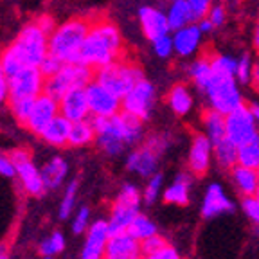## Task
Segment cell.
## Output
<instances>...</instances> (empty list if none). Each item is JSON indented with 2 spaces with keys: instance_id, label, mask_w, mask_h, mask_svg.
<instances>
[{
  "instance_id": "1",
  "label": "cell",
  "mask_w": 259,
  "mask_h": 259,
  "mask_svg": "<svg viewBox=\"0 0 259 259\" xmlns=\"http://www.w3.org/2000/svg\"><path fill=\"white\" fill-rule=\"evenodd\" d=\"M49 54V34L36 24L25 25L13 44L0 53V65L8 77L18 74L25 67H40Z\"/></svg>"
},
{
  "instance_id": "2",
  "label": "cell",
  "mask_w": 259,
  "mask_h": 259,
  "mask_svg": "<svg viewBox=\"0 0 259 259\" xmlns=\"http://www.w3.org/2000/svg\"><path fill=\"white\" fill-rule=\"evenodd\" d=\"M124 56L122 36L117 25L108 20L92 22L85 44L81 47V63L99 69Z\"/></svg>"
},
{
  "instance_id": "3",
  "label": "cell",
  "mask_w": 259,
  "mask_h": 259,
  "mask_svg": "<svg viewBox=\"0 0 259 259\" xmlns=\"http://www.w3.org/2000/svg\"><path fill=\"white\" fill-rule=\"evenodd\" d=\"M92 22L87 18H70L49 36V53L63 63H81V47L85 44Z\"/></svg>"
},
{
  "instance_id": "4",
  "label": "cell",
  "mask_w": 259,
  "mask_h": 259,
  "mask_svg": "<svg viewBox=\"0 0 259 259\" xmlns=\"http://www.w3.org/2000/svg\"><path fill=\"white\" fill-rule=\"evenodd\" d=\"M94 79L122 99L139 81L144 79V72H142V69L137 63L126 61L124 58H121V60L113 61V63L96 69Z\"/></svg>"
},
{
  "instance_id": "5",
  "label": "cell",
  "mask_w": 259,
  "mask_h": 259,
  "mask_svg": "<svg viewBox=\"0 0 259 259\" xmlns=\"http://www.w3.org/2000/svg\"><path fill=\"white\" fill-rule=\"evenodd\" d=\"M94 76H96V69H92L89 65L65 63L56 76L45 79L44 92L60 101L69 90L87 89V85L94 81Z\"/></svg>"
},
{
  "instance_id": "6",
  "label": "cell",
  "mask_w": 259,
  "mask_h": 259,
  "mask_svg": "<svg viewBox=\"0 0 259 259\" xmlns=\"http://www.w3.org/2000/svg\"><path fill=\"white\" fill-rule=\"evenodd\" d=\"M141 202L142 193L139 191V187H135L134 184H124L122 189L119 191L115 202H113L112 210H110V236L128 232L130 223L141 212Z\"/></svg>"
},
{
  "instance_id": "7",
  "label": "cell",
  "mask_w": 259,
  "mask_h": 259,
  "mask_svg": "<svg viewBox=\"0 0 259 259\" xmlns=\"http://www.w3.org/2000/svg\"><path fill=\"white\" fill-rule=\"evenodd\" d=\"M205 96L210 108L218 110L223 115H229L243 105V96L238 89V79L234 76H220L214 74L210 85L207 87Z\"/></svg>"
},
{
  "instance_id": "8",
  "label": "cell",
  "mask_w": 259,
  "mask_h": 259,
  "mask_svg": "<svg viewBox=\"0 0 259 259\" xmlns=\"http://www.w3.org/2000/svg\"><path fill=\"white\" fill-rule=\"evenodd\" d=\"M227 124V139L234 146H243L255 141L259 137V126L255 121L254 113L250 110V105L243 103L239 108L225 115Z\"/></svg>"
},
{
  "instance_id": "9",
  "label": "cell",
  "mask_w": 259,
  "mask_h": 259,
  "mask_svg": "<svg viewBox=\"0 0 259 259\" xmlns=\"http://www.w3.org/2000/svg\"><path fill=\"white\" fill-rule=\"evenodd\" d=\"M45 76L38 67H25L18 74L9 77V97L8 103L18 99H36L44 94Z\"/></svg>"
},
{
  "instance_id": "10",
  "label": "cell",
  "mask_w": 259,
  "mask_h": 259,
  "mask_svg": "<svg viewBox=\"0 0 259 259\" xmlns=\"http://www.w3.org/2000/svg\"><path fill=\"white\" fill-rule=\"evenodd\" d=\"M155 105V87L148 79H141L134 89L122 97V110L141 121H148L151 117Z\"/></svg>"
},
{
  "instance_id": "11",
  "label": "cell",
  "mask_w": 259,
  "mask_h": 259,
  "mask_svg": "<svg viewBox=\"0 0 259 259\" xmlns=\"http://www.w3.org/2000/svg\"><path fill=\"white\" fill-rule=\"evenodd\" d=\"M89 106L92 117H112L122 110V99L112 94L108 89L99 85L96 79L87 85Z\"/></svg>"
},
{
  "instance_id": "12",
  "label": "cell",
  "mask_w": 259,
  "mask_h": 259,
  "mask_svg": "<svg viewBox=\"0 0 259 259\" xmlns=\"http://www.w3.org/2000/svg\"><path fill=\"white\" fill-rule=\"evenodd\" d=\"M56 115H60V101L44 92L36 97V101L32 105L31 115H29L27 122H25L24 126L31 134L41 135L44 130L47 128V124L53 121Z\"/></svg>"
},
{
  "instance_id": "13",
  "label": "cell",
  "mask_w": 259,
  "mask_h": 259,
  "mask_svg": "<svg viewBox=\"0 0 259 259\" xmlns=\"http://www.w3.org/2000/svg\"><path fill=\"white\" fill-rule=\"evenodd\" d=\"M212 155H214L212 141L207 137V134L196 132V134L193 135L189 155H187V167H189L191 173H193L194 177H203L210 167Z\"/></svg>"
},
{
  "instance_id": "14",
  "label": "cell",
  "mask_w": 259,
  "mask_h": 259,
  "mask_svg": "<svg viewBox=\"0 0 259 259\" xmlns=\"http://www.w3.org/2000/svg\"><path fill=\"white\" fill-rule=\"evenodd\" d=\"M85 245L81 252V259H105L106 247L110 241L108 220H96L85 232Z\"/></svg>"
},
{
  "instance_id": "15",
  "label": "cell",
  "mask_w": 259,
  "mask_h": 259,
  "mask_svg": "<svg viewBox=\"0 0 259 259\" xmlns=\"http://www.w3.org/2000/svg\"><path fill=\"white\" fill-rule=\"evenodd\" d=\"M234 209V202H232L229 196H227L225 189L220 184H210L205 191V196H203L202 202V218L205 220H216L220 216L227 214V212H232Z\"/></svg>"
},
{
  "instance_id": "16",
  "label": "cell",
  "mask_w": 259,
  "mask_h": 259,
  "mask_svg": "<svg viewBox=\"0 0 259 259\" xmlns=\"http://www.w3.org/2000/svg\"><path fill=\"white\" fill-rule=\"evenodd\" d=\"M60 113L70 122L89 119L90 106L87 89H72L60 99Z\"/></svg>"
},
{
  "instance_id": "17",
  "label": "cell",
  "mask_w": 259,
  "mask_h": 259,
  "mask_svg": "<svg viewBox=\"0 0 259 259\" xmlns=\"http://www.w3.org/2000/svg\"><path fill=\"white\" fill-rule=\"evenodd\" d=\"M141 241L135 239L130 232L110 236L105 259H142Z\"/></svg>"
},
{
  "instance_id": "18",
  "label": "cell",
  "mask_w": 259,
  "mask_h": 259,
  "mask_svg": "<svg viewBox=\"0 0 259 259\" xmlns=\"http://www.w3.org/2000/svg\"><path fill=\"white\" fill-rule=\"evenodd\" d=\"M139 20H141V27L144 31L146 38L151 41L171 31L166 13L150 8V6H144V8L139 9Z\"/></svg>"
},
{
  "instance_id": "19",
  "label": "cell",
  "mask_w": 259,
  "mask_h": 259,
  "mask_svg": "<svg viewBox=\"0 0 259 259\" xmlns=\"http://www.w3.org/2000/svg\"><path fill=\"white\" fill-rule=\"evenodd\" d=\"M158 158H160V155H157L144 144L142 148H137L128 155L126 167H128V171L139 175V177H153L157 173Z\"/></svg>"
},
{
  "instance_id": "20",
  "label": "cell",
  "mask_w": 259,
  "mask_h": 259,
  "mask_svg": "<svg viewBox=\"0 0 259 259\" xmlns=\"http://www.w3.org/2000/svg\"><path fill=\"white\" fill-rule=\"evenodd\" d=\"M202 34L203 32L200 31V27L194 24H189V25H186V27L175 31V34H173L175 53L182 58H187L193 53H196L200 44H202Z\"/></svg>"
},
{
  "instance_id": "21",
  "label": "cell",
  "mask_w": 259,
  "mask_h": 259,
  "mask_svg": "<svg viewBox=\"0 0 259 259\" xmlns=\"http://www.w3.org/2000/svg\"><path fill=\"white\" fill-rule=\"evenodd\" d=\"M16 171H18V177L16 178L20 180L25 193L31 194V196H41V194L45 193L47 187H45V184H44L41 173H40V169L32 164L31 158L25 162H20V164H16Z\"/></svg>"
},
{
  "instance_id": "22",
  "label": "cell",
  "mask_w": 259,
  "mask_h": 259,
  "mask_svg": "<svg viewBox=\"0 0 259 259\" xmlns=\"http://www.w3.org/2000/svg\"><path fill=\"white\" fill-rule=\"evenodd\" d=\"M231 178L236 191L241 196H254L259 189V171L236 164L231 169Z\"/></svg>"
},
{
  "instance_id": "23",
  "label": "cell",
  "mask_w": 259,
  "mask_h": 259,
  "mask_svg": "<svg viewBox=\"0 0 259 259\" xmlns=\"http://www.w3.org/2000/svg\"><path fill=\"white\" fill-rule=\"evenodd\" d=\"M162 198L166 203L178 207H186L189 205L191 200V177L187 173L177 175L173 182L164 189L162 193Z\"/></svg>"
},
{
  "instance_id": "24",
  "label": "cell",
  "mask_w": 259,
  "mask_h": 259,
  "mask_svg": "<svg viewBox=\"0 0 259 259\" xmlns=\"http://www.w3.org/2000/svg\"><path fill=\"white\" fill-rule=\"evenodd\" d=\"M70 124L72 122L69 121L63 115H56L53 121L49 122L47 128L44 130V134L40 135L47 144L54 146V148H61V146L69 144V135H70Z\"/></svg>"
},
{
  "instance_id": "25",
  "label": "cell",
  "mask_w": 259,
  "mask_h": 259,
  "mask_svg": "<svg viewBox=\"0 0 259 259\" xmlns=\"http://www.w3.org/2000/svg\"><path fill=\"white\" fill-rule=\"evenodd\" d=\"M40 173L47 189H58L63 184L67 173H69V166H67L65 158L53 157L49 162H45V166L40 169Z\"/></svg>"
},
{
  "instance_id": "26",
  "label": "cell",
  "mask_w": 259,
  "mask_h": 259,
  "mask_svg": "<svg viewBox=\"0 0 259 259\" xmlns=\"http://www.w3.org/2000/svg\"><path fill=\"white\" fill-rule=\"evenodd\" d=\"M202 122L205 128L207 137L212 141V144L227 139V124H225V115L220 113L214 108H207L202 112Z\"/></svg>"
},
{
  "instance_id": "27",
  "label": "cell",
  "mask_w": 259,
  "mask_h": 259,
  "mask_svg": "<svg viewBox=\"0 0 259 259\" xmlns=\"http://www.w3.org/2000/svg\"><path fill=\"white\" fill-rule=\"evenodd\" d=\"M189 76L193 79L194 87L200 90V92L205 94L207 87L210 85V81L214 77V70H212V63H210V54H203L198 60L191 65Z\"/></svg>"
},
{
  "instance_id": "28",
  "label": "cell",
  "mask_w": 259,
  "mask_h": 259,
  "mask_svg": "<svg viewBox=\"0 0 259 259\" xmlns=\"http://www.w3.org/2000/svg\"><path fill=\"white\" fill-rule=\"evenodd\" d=\"M167 105L180 117L187 115L193 108V96H191L189 89L182 83L171 87V90L167 92Z\"/></svg>"
},
{
  "instance_id": "29",
  "label": "cell",
  "mask_w": 259,
  "mask_h": 259,
  "mask_svg": "<svg viewBox=\"0 0 259 259\" xmlns=\"http://www.w3.org/2000/svg\"><path fill=\"white\" fill-rule=\"evenodd\" d=\"M166 15H167V22H169V29L173 32L193 24V13H191L187 0H173Z\"/></svg>"
},
{
  "instance_id": "30",
  "label": "cell",
  "mask_w": 259,
  "mask_h": 259,
  "mask_svg": "<svg viewBox=\"0 0 259 259\" xmlns=\"http://www.w3.org/2000/svg\"><path fill=\"white\" fill-rule=\"evenodd\" d=\"M96 141V130L92 126V121L83 119V121H76L70 124V135H69V144L72 148H83L89 146Z\"/></svg>"
},
{
  "instance_id": "31",
  "label": "cell",
  "mask_w": 259,
  "mask_h": 259,
  "mask_svg": "<svg viewBox=\"0 0 259 259\" xmlns=\"http://www.w3.org/2000/svg\"><path fill=\"white\" fill-rule=\"evenodd\" d=\"M212 148H214V160L222 169L229 171L238 164V146L232 144L229 139L216 142Z\"/></svg>"
},
{
  "instance_id": "32",
  "label": "cell",
  "mask_w": 259,
  "mask_h": 259,
  "mask_svg": "<svg viewBox=\"0 0 259 259\" xmlns=\"http://www.w3.org/2000/svg\"><path fill=\"white\" fill-rule=\"evenodd\" d=\"M128 232L134 236L135 239H139V241H144V239L157 234V225H155L146 214H141V212H139V214L134 218V222L130 223Z\"/></svg>"
},
{
  "instance_id": "33",
  "label": "cell",
  "mask_w": 259,
  "mask_h": 259,
  "mask_svg": "<svg viewBox=\"0 0 259 259\" xmlns=\"http://www.w3.org/2000/svg\"><path fill=\"white\" fill-rule=\"evenodd\" d=\"M238 164L259 171V137L238 148Z\"/></svg>"
},
{
  "instance_id": "34",
  "label": "cell",
  "mask_w": 259,
  "mask_h": 259,
  "mask_svg": "<svg viewBox=\"0 0 259 259\" xmlns=\"http://www.w3.org/2000/svg\"><path fill=\"white\" fill-rule=\"evenodd\" d=\"M96 142L97 146L101 148V151H105L108 157H117L124 151L126 144L117 137V135L110 134V132H105V134H97L96 135Z\"/></svg>"
},
{
  "instance_id": "35",
  "label": "cell",
  "mask_w": 259,
  "mask_h": 259,
  "mask_svg": "<svg viewBox=\"0 0 259 259\" xmlns=\"http://www.w3.org/2000/svg\"><path fill=\"white\" fill-rule=\"evenodd\" d=\"M162 193H164V177L160 173H155L153 177H150L144 191H142V202L146 205H153L162 196Z\"/></svg>"
},
{
  "instance_id": "36",
  "label": "cell",
  "mask_w": 259,
  "mask_h": 259,
  "mask_svg": "<svg viewBox=\"0 0 259 259\" xmlns=\"http://www.w3.org/2000/svg\"><path fill=\"white\" fill-rule=\"evenodd\" d=\"M210 63H212V70H214V74L236 77L238 60H234V58L223 56V54H210Z\"/></svg>"
},
{
  "instance_id": "37",
  "label": "cell",
  "mask_w": 259,
  "mask_h": 259,
  "mask_svg": "<svg viewBox=\"0 0 259 259\" xmlns=\"http://www.w3.org/2000/svg\"><path fill=\"white\" fill-rule=\"evenodd\" d=\"M76 194H77V180H72V182L67 186V189H65L63 200H61L60 210H58L60 220L70 218V212H72L74 205H76Z\"/></svg>"
},
{
  "instance_id": "38",
  "label": "cell",
  "mask_w": 259,
  "mask_h": 259,
  "mask_svg": "<svg viewBox=\"0 0 259 259\" xmlns=\"http://www.w3.org/2000/svg\"><path fill=\"white\" fill-rule=\"evenodd\" d=\"M63 248H65V238L61 232H53L49 238H45L44 241L40 243L41 255H51V257H54V255L61 254Z\"/></svg>"
},
{
  "instance_id": "39",
  "label": "cell",
  "mask_w": 259,
  "mask_h": 259,
  "mask_svg": "<svg viewBox=\"0 0 259 259\" xmlns=\"http://www.w3.org/2000/svg\"><path fill=\"white\" fill-rule=\"evenodd\" d=\"M34 101H36V99H18V101H11V103H8V105H9V108H11V113L15 115L16 121L25 124L29 115H31Z\"/></svg>"
},
{
  "instance_id": "40",
  "label": "cell",
  "mask_w": 259,
  "mask_h": 259,
  "mask_svg": "<svg viewBox=\"0 0 259 259\" xmlns=\"http://www.w3.org/2000/svg\"><path fill=\"white\" fill-rule=\"evenodd\" d=\"M252 72H254V65L248 54H243L238 60V67H236V79L241 85H248L252 81Z\"/></svg>"
},
{
  "instance_id": "41",
  "label": "cell",
  "mask_w": 259,
  "mask_h": 259,
  "mask_svg": "<svg viewBox=\"0 0 259 259\" xmlns=\"http://www.w3.org/2000/svg\"><path fill=\"white\" fill-rule=\"evenodd\" d=\"M63 65H65V63L60 60V58H56L54 54L49 53L47 56L44 58V61L40 63V67H38V69L41 70V74H44L45 79H47V77L56 76V74L61 70V67H63Z\"/></svg>"
},
{
  "instance_id": "42",
  "label": "cell",
  "mask_w": 259,
  "mask_h": 259,
  "mask_svg": "<svg viewBox=\"0 0 259 259\" xmlns=\"http://www.w3.org/2000/svg\"><path fill=\"white\" fill-rule=\"evenodd\" d=\"M90 225H92L90 223V209L89 207H81L72 220V232L74 234H83V232L89 231Z\"/></svg>"
},
{
  "instance_id": "43",
  "label": "cell",
  "mask_w": 259,
  "mask_h": 259,
  "mask_svg": "<svg viewBox=\"0 0 259 259\" xmlns=\"http://www.w3.org/2000/svg\"><path fill=\"white\" fill-rule=\"evenodd\" d=\"M151 44H153L155 54H157V56H160V58L171 56V53L175 51L173 38L169 36V32H167V34H162V36H158V38H155Z\"/></svg>"
},
{
  "instance_id": "44",
  "label": "cell",
  "mask_w": 259,
  "mask_h": 259,
  "mask_svg": "<svg viewBox=\"0 0 259 259\" xmlns=\"http://www.w3.org/2000/svg\"><path fill=\"white\" fill-rule=\"evenodd\" d=\"M241 207H243V212L254 223L255 227H259V200L254 196H243V202H241Z\"/></svg>"
},
{
  "instance_id": "45",
  "label": "cell",
  "mask_w": 259,
  "mask_h": 259,
  "mask_svg": "<svg viewBox=\"0 0 259 259\" xmlns=\"http://www.w3.org/2000/svg\"><path fill=\"white\" fill-rule=\"evenodd\" d=\"M187 2H189L191 13H193V22H200L202 18H205L212 6V0H187Z\"/></svg>"
},
{
  "instance_id": "46",
  "label": "cell",
  "mask_w": 259,
  "mask_h": 259,
  "mask_svg": "<svg viewBox=\"0 0 259 259\" xmlns=\"http://www.w3.org/2000/svg\"><path fill=\"white\" fill-rule=\"evenodd\" d=\"M166 245H167V241L164 238H162V236H158V234H155V236H151V238H148V239H144V241H141L142 254H144V255L155 254V252L162 250V248L166 247Z\"/></svg>"
},
{
  "instance_id": "47",
  "label": "cell",
  "mask_w": 259,
  "mask_h": 259,
  "mask_svg": "<svg viewBox=\"0 0 259 259\" xmlns=\"http://www.w3.org/2000/svg\"><path fill=\"white\" fill-rule=\"evenodd\" d=\"M0 177L6 178H16L18 171H16V164L9 155H0Z\"/></svg>"
},
{
  "instance_id": "48",
  "label": "cell",
  "mask_w": 259,
  "mask_h": 259,
  "mask_svg": "<svg viewBox=\"0 0 259 259\" xmlns=\"http://www.w3.org/2000/svg\"><path fill=\"white\" fill-rule=\"evenodd\" d=\"M207 18L214 24V27L223 25V24H225V18H227L225 8H223L222 4H212V6H210V9H209V13H207Z\"/></svg>"
},
{
  "instance_id": "49",
  "label": "cell",
  "mask_w": 259,
  "mask_h": 259,
  "mask_svg": "<svg viewBox=\"0 0 259 259\" xmlns=\"http://www.w3.org/2000/svg\"><path fill=\"white\" fill-rule=\"evenodd\" d=\"M144 144L148 146L150 150H153L157 155H162L164 151H166V148H167V139L162 137V135H151V137L146 139Z\"/></svg>"
},
{
  "instance_id": "50",
  "label": "cell",
  "mask_w": 259,
  "mask_h": 259,
  "mask_svg": "<svg viewBox=\"0 0 259 259\" xmlns=\"http://www.w3.org/2000/svg\"><path fill=\"white\" fill-rule=\"evenodd\" d=\"M9 97V77L0 65V105H4Z\"/></svg>"
},
{
  "instance_id": "51",
  "label": "cell",
  "mask_w": 259,
  "mask_h": 259,
  "mask_svg": "<svg viewBox=\"0 0 259 259\" xmlns=\"http://www.w3.org/2000/svg\"><path fill=\"white\" fill-rule=\"evenodd\" d=\"M34 24H36L38 27H40L41 31L45 32V34H49V36H51V34L56 31V24H54V20L51 18V16H40V18H38Z\"/></svg>"
},
{
  "instance_id": "52",
  "label": "cell",
  "mask_w": 259,
  "mask_h": 259,
  "mask_svg": "<svg viewBox=\"0 0 259 259\" xmlns=\"http://www.w3.org/2000/svg\"><path fill=\"white\" fill-rule=\"evenodd\" d=\"M9 157L13 158V162L15 164H20V162H25V160H29V151H25V150H13L11 151V155Z\"/></svg>"
},
{
  "instance_id": "53",
  "label": "cell",
  "mask_w": 259,
  "mask_h": 259,
  "mask_svg": "<svg viewBox=\"0 0 259 259\" xmlns=\"http://www.w3.org/2000/svg\"><path fill=\"white\" fill-rule=\"evenodd\" d=\"M198 27H200V31H202L203 34H205V32H210L212 29H214V24H212V22H210L209 18L205 16V18H202V20H200Z\"/></svg>"
},
{
  "instance_id": "54",
  "label": "cell",
  "mask_w": 259,
  "mask_h": 259,
  "mask_svg": "<svg viewBox=\"0 0 259 259\" xmlns=\"http://www.w3.org/2000/svg\"><path fill=\"white\" fill-rule=\"evenodd\" d=\"M252 87H254L255 90L259 92V65H255L254 67V72H252Z\"/></svg>"
},
{
  "instance_id": "55",
  "label": "cell",
  "mask_w": 259,
  "mask_h": 259,
  "mask_svg": "<svg viewBox=\"0 0 259 259\" xmlns=\"http://www.w3.org/2000/svg\"><path fill=\"white\" fill-rule=\"evenodd\" d=\"M252 41H254V47L259 51V22L255 24V29H254V38H252Z\"/></svg>"
},
{
  "instance_id": "56",
  "label": "cell",
  "mask_w": 259,
  "mask_h": 259,
  "mask_svg": "<svg viewBox=\"0 0 259 259\" xmlns=\"http://www.w3.org/2000/svg\"><path fill=\"white\" fill-rule=\"evenodd\" d=\"M250 110H252V113H254V117H255V121H257V126H259V105H257V103H252Z\"/></svg>"
},
{
  "instance_id": "57",
  "label": "cell",
  "mask_w": 259,
  "mask_h": 259,
  "mask_svg": "<svg viewBox=\"0 0 259 259\" xmlns=\"http://www.w3.org/2000/svg\"><path fill=\"white\" fill-rule=\"evenodd\" d=\"M0 259H9L8 257V252H6V248H2V250H0Z\"/></svg>"
},
{
  "instance_id": "58",
  "label": "cell",
  "mask_w": 259,
  "mask_h": 259,
  "mask_svg": "<svg viewBox=\"0 0 259 259\" xmlns=\"http://www.w3.org/2000/svg\"><path fill=\"white\" fill-rule=\"evenodd\" d=\"M142 259H157L155 255H142Z\"/></svg>"
},
{
  "instance_id": "59",
  "label": "cell",
  "mask_w": 259,
  "mask_h": 259,
  "mask_svg": "<svg viewBox=\"0 0 259 259\" xmlns=\"http://www.w3.org/2000/svg\"><path fill=\"white\" fill-rule=\"evenodd\" d=\"M41 259H53V257H51V255H44Z\"/></svg>"
},
{
  "instance_id": "60",
  "label": "cell",
  "mask_w": 259,
  "mask_h": 259,
  "mask_svg": "<svg viewBox=\"0 0 259 259\" xmlns=\"http://www.w3.org/2000/svg\"><path fill=\"white\" fill-rule=\"evenodd\" d=\"M255 198H257V200H259V189H257V193H255Z\"/></svg>"
},
{
  "instance_id": "61",
  "label": "cell",
  "mask_w": 259,
  "mask_h": 259,
  "mask_svg": "<svg viewBox=\"0 0 259 259\" xmlns=\"http://www.w3.org/2000/svg\"><path fill=\"white\" fill-rule=\"evenodd\" d=\"M2 248H6V247H4V245H2V247H0V250H2Z\"/></svg>"
},
{
  "instance_id": "62",
  "label": "cell",
  "mask_w": 259,
  "mask_h": 259,
  "mask_svg": "<svg viewBox=\"0 0 259 259\" xmlns=\"http://www.w3.org/2000/svg\"><path fill=\"white\" fill-rule=\"evenodd\" d=\"M257 53H259V51H257Z\"/></svg>"
}]
</instances>
